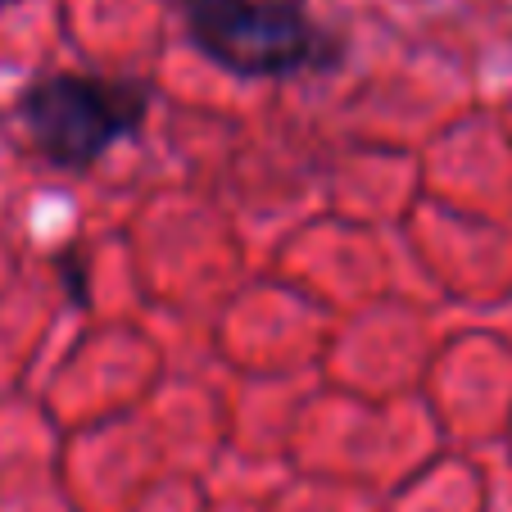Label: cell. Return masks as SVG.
Listing matches in <instances>:
<instances>
[{
    "instance_id": "obj_1",
    "label": "cell",
    "mask_w": 512,
    "mask_h": 512,
    "mask_svg": "<svg viewBox=\"0 0 512 512\" xmlns=\"http://www.w3.org/2000/svg\"><path fill=\"white\" fill-rule=\"evenodd\" d=\"M182 14L195 46L241 78H295L336 64V41L290 0H182Z\"/></svg>"
},
{
    "instance_id": "obj_2",
    "label": "cell",
    "mask_w": 512,
    "mask_h": 512,
    "mask_svg": "<svg viewBox=\"0 0 512 512\" xmlns=\"http://www.w3.org/2000/svg\"><path fill=\"white\" fill-rule=\"evenodd\" d=\"M145 87L118 78H46L23 96V123L64 168H87L145 118Z\"/></svg>"
}]
</instances>
